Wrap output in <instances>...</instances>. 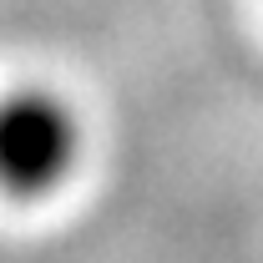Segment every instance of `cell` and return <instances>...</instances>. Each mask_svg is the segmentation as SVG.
<instances>
[{
  "mask_svg": "<svg viewBox=\"0 0 263 263\" xmlns=\"http://www.w3.org/2000/svg\"><path fill=\"white\" fill-rule=\"evenodd\" d=\"M81 162V122L46 86L0 91V197L41 202L61 193Z\"/></svg>",
  "mask_w": 263,
  "mask_h": 263,
  "instance_id": "1",
  "label": "cell"
}]
</instances>
